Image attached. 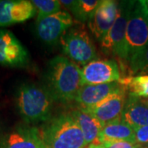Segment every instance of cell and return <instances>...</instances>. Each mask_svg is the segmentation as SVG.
<instances>
[{
  "mask_svg": "<svg viewBox=\"0 0 148 148\" xmlns=\"http://www.w3.org/2000/svg\"><path fill=\"white\" fill-rule=\"evenodd\" d=\"M100 3L98 0H77L71 12L77 21L84 23L89 21Z\"/></svg>",
  "mask_w": 148,
  "mask_h": 148,
  "instance_id": "obj_19",
  "label": "cell"
},
{
  "mask_svg": "<svg viewBox=\"0 0 148 148\" xmlns=\"http://www.w3.org/2000/svg\"><path fill=\"white\" fill-rule=\"evenodd\" d=\"M136 136V142L139 145H148V125L136 127L133 129Z\"/></svg>",
  "mask_w": 148,
  "mask_h": 148,
  "instance_id": "obj_23",
  "label": "cell"
},
{
  "mask_svg": "<svg viewBox=\"0 0 148 148\" xmlns=\"http://www.w3.org/2000/svg\"><path fill=\"white\" fill-rule=\"evenodd\" d=\"M36 9V22L61 11V4L58 0H33Z\"/></svg>",
  "mask_w": 148,
  "mask_h": 148,
  "instance_id": "obj_20",
  "label": "cell"
},
{
  "mask_svg": "<svg viewBox=\"0 0 148 148\" xmlns=\"http://www.w3.org/2000/svg\"><path fill=\"white\" fill-rule=\"evenodd\" d=\"M0 131H1V125H0Z\"/></svg>",
  "mask_w": 148,
  "mask_h": 148,
  "instance_id": "obj_27",
  "label": "cell"
},
{
  "mask_svg": "<svg viewBox=\"0 0 148 148\" xmlns=\"http://www.w3.org/2000/svg\"><path fill=\"white\" fill-rule=\"evenodd\" d=\"M36 14V9L32 1L0 0V27L24 22Z\"/></svg>",
  "mask_w": 148,
  "mask_h": 148,
  "instance_id": "obj_12",
  "label": "cell"
},
{
  "mask_svg": "<svg viewBox=\"0 0 148 148\" xmlns=\"http://www.w3.org/2000/svg\"><path fill=\"white\" fill-rule=\"evenodd\" d=\"M83 133L86 145L93 144L97 141L104 125L90 113L81 108L70 112Z\"/></svg>",
  "mask_w": 148,
  "mask_h": 148,
  "instance_id": "obj_17",
  "label": "cell"
},
{
  "mask_svg": "<svg viewBox=\"0 0 148 148\" xmlns=\"http://www.w3.org/2000/svg\"><path fill=\"white\" fill-rule=\"evenodd\" d=\"M59 3H60L61 6H63L66 10L71 12L74 5H75V3H76V1H73V0H61V1H59Z\"/></svg>",
  "mask_w": 148,
  "mask_h": 148,
  "instance_id": "obj_24",
  "label": "cell"
},
{
  "mask_svg": "<svg viewBox=\"0 0 148 148\" xmlns=\"http://www.w3.org/2000/svg\"><path fill=\"white\" fill-rule=\"evenodd\" d=\"M119 2L103 0L88 21V27L95 39L101 40L114 24L119 13Z\"/></svg>",
  "mask_w": 148,
  "mask_h": 148,
  "instance_id": "obj_10",
  "label": "cell"
},
{
  "mask_svg": "<svg viewBox=\"0 0 148 148\" xmlns=\"http://www.w3.org/2000/svg\"><path fill=\"white\" fill-rule=\"evenodd\" d=\"M147 5H148V1H147Z\"/></svg>",
  "mask_w": 148,
  "mask_h": 148,
  "instance_id": "obj_28",
  "label": "cell"
},
{
  "mask_svg": "<svg viewBox=\"0 0 148 148\" xmlns=\"http://www.w3.org/2000/svg\"><path fill=\"white\" fill-rule=\"evenodd\" d=\"M147 103H148V101H147Z\"/></svg>",
  "mask_w": 148,
  "mask_h": 148,
  "instance_id": "obj_29",
  "label": "cell"
},
{
  "mask_svg": "<svg viewBox=\"0 0 148 148\" xmlns=\"http://www.w3.org/2000/svg\"><path fill=\"white\" fill-rule=\"evenodd\" d=\"M45 148H86L83 133L71 113L52 117L40 129Z\"/></svg>",
  "mask_w": 148,
  "mask_h": 148,
  "instance_id": "obj_3",
  "label": "cell"
},
{
  "mask_svg": "<svg viewBox=\"0 0 148 148\" xmlns=\"http://www.w3.org/2000/svg\"><path fill=\"white\" fill-rule=\"evenodd\" d=\"M126 42L128 64L148 46V19L140 1L135 2L127 21Z\"/></svg>",
  "mask_w": 148,
  "mask_h": 148,
  "instance_id": "obj_6",
  "label": "cell"
},
{
  "mask_svg": "<svg viewBox=\"0 0 148 148\" xmlns=\"http://www.w3.org/2000/svg\"><path fill=\"white\" fill-rule=\"evenodd\" d=\"M15 101L20 115L28 124L46 123L52 118L54 100L45 86L21 85L16 90Z\"/></svg>",
  "mask_w": 148,
  "mask_h": 148,
  "instance_id": "obj_2",
  "label": "cell"
},
{
  "mask_svg": "<svg viewBox=\"0 0 148 148\" xmlns=\"http://www.w3.org/2000/svg\"><path fill=\"white\" fill-rule=\"evenodd\" d=\"M140 3L142 5V8H143V10L145 13V15L147 16L148 19V5L147 3V1H140Z\"/></svg>",
  "mask_w": 148,
  "mask_h": 148,
  "instance_id": "obj_25",
  "label": "cell"
},
{
  "mask_svg": "<svg viewBox=\"0 0 148 148\" xmlns=\"http://www.w3.org/2000/svg\"><path fill=\"white\" fill-rule=\"evenodd\" d=\"M0 148H45L40 129L30 125H18L0 138Z\"/></svg>",
  "mask_w": 148,
  "mask_h": 148,
  "instance_id": "obj_11",
  "label": "cell"
},
{
  "mask_svg": "<svg viewBox=\"0 0 148 148\" xmlns=\"http://www.w3.org/2000/svg\"><path fill=\"white\" fill-rule=\"evenodd\" d=\"M94 148H147L138 143H132L126 141H112L100 144H90Z\"/></svg>",
  "mask_w": 148,
  "mask_h": 148,
  "instance_id": "obj_22",
  "label": "cell"
},
{
  "mask_svg": "<svg viewBox=\"0 0 148 148\" xmlns=\"http://www.w3.org/2000/svg\"><path fill=\"white\" fill-rule=\"evenodd\" d=\"M46 85L54 101L67 104L75 101L82 86V73L77 64L64 56H56L48 64Z\"/></svg>",
  "mask_w": 148,
  "mask_h": 148,
  "instance_id": "obj_1",
  "label": "cell"
},
{
  "mask_svg": "<svg viewBox=\"0 0 148 148\" xmlns=\"http://www.w3.org/2000/svg\"><path fill=\"white\" fill-rule=\"evenodd\" d=\"M120 119L123 123L130 126L132 129L147 126V101L128 94Z\"/></svg>",
  "mask_w": 148,
  "mask_h": 148,
  "instance_id": "obj_15",
  "label": "cell"
},
{
  "mask_svg": "<svg viewBox=\"0 0 148 148\" xmlns=\"http://www.w3.org/2000/svg\"><path fill=\"white\" fill-rule=\"evenodd\" d=\"M135 1L121 2L119 5V13L114 24L101 39V47L103 53L118 58L121 63L127 65V49L126 31L127 21Z\"/></svg>",
  "mask_w": 148,
  "mask_h": 148,
  "instance_id": "obj_5",
  "label": "cell"
},
{
  "mask_svg": "<svg viewBox=\"0 0 148 148\" xmlns=\"http://www.w3.org/2000/svg\"><path fill=\"white\" fill-rule=\"evenodd\" d=\"M86 148H94V147H92L91 145H89V146H88V147H87Z\"/></svg>",
  "mask_w": 148,
  "mask_h": 148,
  "instance_id": "obj_26",
  "label": "cell"
},
{
  "mask_svg": "<svg viewBox=\"0 0 148 148\" xmlns=\"http://www.w3.org/2000/svg\"><path fill=\"white\" fill-rule=\"evenodd\" d=\"M119 82L129 91V95L139 98L148 97V75L128 76L121 78Z\"/></svg>",
  "mask_w": 148,
  "mask_h": 148,
  "instance_id": "obj_18",
  "label": "cell"
},
{
  "mask_svg": "<svg viewBox=\"0 0 148 148\" xmlns=\"http://www.w3.org/2000/svg\"><path fill=\"white\" fill-rule=\"evenodd\" d=\"M63 52L77 65H86L97 58L95 44L84 24L77 21L64 34L60 40Z\"/></svg>",
  "mask_w": 148,
  "mask_h": 148,
  "instance_id": "obj_4",
  "label": "cell"
},
{
  "mask_svg": "<svg viewBox=\"0 0 148 148\" xmlns=\"http://www.w3.org/2000/svg\"><path fill=\"white\" fill-rule=\"evenodd\" d=\"M124 86L119 82L98 85H85L80 88L75 101L79 105V108L88 110L107 97L121 90Z\"/></svg>",
  "mask_w": 148,
  "mask_h": 148,
  "instance_id": "obj_14",
  "label": "cell"
},
{
  "mask_svg": "<svg viewBox=\"0 0 148 148\" xmlns=\"http://www.w3.org/2000/svg\"><path fill=\"white\" fill-rule=\"evenodd\" d=\"M112 141H126L137 143L134 130L127 124L123 123L120 117L107 123L103 127L97 141L93 144H100Z\"/></svg>",
  "mask_w": 148,
  "mask_h": 148,
  "instance_id": "obj_16",
  "label": "cell"
},
{
  "mask_svg": "<svg viewBox=\"0 0 148 148\" xmlns=\"http://www.w3.org/2000/svg\"><path fill=\"white\" fill-rule=\"evenodd\" d=\"M73 24V17L68 11H59L37 21L36 33L42 42L54 45L60 41L64 33Z\"/></svg>",
  "mask_w": 148,
  "mask_h": 148,
  "instance_id": "obj_8",
  "label": "cell"
},
{
  "mask_svg": "<svg viewBox=\"0 0 148 148\" xmlns=\"http://www.w3.org/2000/svg\"><path fill=\"white\" fill-rule=\"evenodd\" d=\"M30 63V54L15 35L0 30V64L10 68H24Z\"/></svg>",
  "mask_w": 148,
  "mask_h": 148,
  "instance_id": "obj_9",
  "label": "cell"
},
{
  "mask_svg": "<svg viewBox=\"0 0 148 148\" xmlns=\"http://www.w3.org/2000/svg\"><path fill=\"white\" fill-rule=\"evenodd\" d=\"M82 86L119 82L122 73L119 64L113 59H95L81 69Z\"/></svg>",
  "mask_w": 148,
  "mask_h": 148,
  "instance_id": "obj_7",
  "label": "cell"
},
{
  "mask_svg": "<svg viewBox=\"0 0 148 148\" xmlns=\"http://www.w3.org/2000/svg\"><path fill=\"white\" fill-rule=\"evenodd\" d=\"M130 76L148 75V46L128 64Z\"/></svg>",
  "mask_w": 148,
  "mask_h": 148,
  "instance_id": "obj_21",
  "label": "cell"
},
{
  "mask_svg": "<svg viewBox=\"0 0 148 148\" xmlns=\"http://www.w3.org/2000/svg\"><path fill=\"white\" fill-rule=\"evenodd\" d=\"M127 89L124 87L119 92L107 97L99 104L85 110L102 123L104 127L107 123L121 116L127 100Z\"/></svg>",
  "mask_w": 148,
  "mask_h": 148,
  "instance_id": "obj_13",
  "label": "cell"
}]
</instances>
